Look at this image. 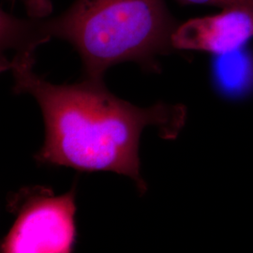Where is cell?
I'll return each mask as SVG.
<instances>
[{
  "label": "cell",
  "instance_id": "obj_1",
  "mask_svg": "<svg viewBox=\"0 0 253 253\" xmlns=\"http://www.w3.org/2000/svg\"><path fill=\"white\" fill-rule=\"evenodd\" d=\"M34 54H14L1 61V69L12 73L13 91L31 95L42 110L45 141L37 162L81 172H117L145 192L139 156L142 132L154 126L164 138L175 137L185 109L163 103L137 107L112 94L103 80L54 84L34 72Z\"/></svg>",
  "mask_w": 253,
  "mask_h": 253
},
{
  "label": "cell",
  "instance_id": "obj_2",
  "mask_svg": "<svg viewBox=\"0 0 253 253\" xmlns=\"http://www.w3.org/2000/svg\"><path fill=\"white\" fill-rule=\"evenodd\" d=\"M179 23L165 0H75L57 17L18 19L1 12V48L35 54L52 38L78 52L84 78L103 80L117 64L135 62L151 72L157 58L171 53Z\"/></svg>",
  "mask_w": 253,
  "mask_h": 253
},
{
  "label": "cell",
  "instance_id": "obj_3",
  "mask_svg": "<svg viewBox=\"0 0 253 253\" xmlns=\"http://www.w3.org/2000/svg\"><path fill=\"white\" fill-rule=\"evenodd\" d=\"M75 195V185L62 195L44 187L12 194L8 205L16 218L1 243V253H72L77 235Z\"/></svg>",
  "mask_w": 253,
  "mask_h": 253
},
{
  "label": "cell",
  "instance_id": "obj_4",
  "mask_svg": "<svg viewBox=\"0 0 253 253\" xmlns=\"http://www.w3.org/2000/svg\"><path fill=\"white\" fill-rule=\"evenodd\" d=\"M253 38V13L224 9L220 13L179 24L172 38L174 50L224 54L238 50Z\"/></svg>",
  "mask_w": 253,
  "mask_h": 253
},
{
  "label": "cell",
  "instance_id": "obj_5",
  "mask_svg": "<svg viewBox=\"0 0 253 253\" xmlns=\"http://www.w3.org/2000/svg\"><path fill=\"white\" fill-rule=\"evenodd\" d=\"M220 54L215 66V77L218 86L227 92L244 89L252 80V61L244 55Z\"/></svg>",
  "mask_w": 253,
  "mask_h": 253
},
{
  "label": "cell",
  "instance_id": "obj_6",
  "mask_svg": "<svg viewBox=\"0 0 253 253\" xmlns=\"http://www.w3.org/2000/svg\"><path fill=\"white\" fill-rule=\"evenodd\" d=\"M184 4H204L224 9H243L253 13V0H178Z\"/></svg>",
  "mask_w": 253,
  "mask_h": 253
}]
</instances>
